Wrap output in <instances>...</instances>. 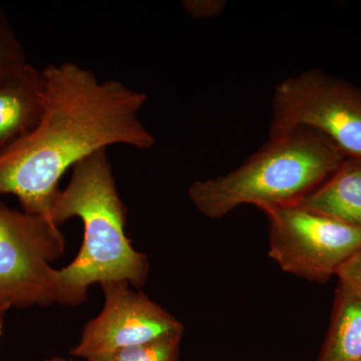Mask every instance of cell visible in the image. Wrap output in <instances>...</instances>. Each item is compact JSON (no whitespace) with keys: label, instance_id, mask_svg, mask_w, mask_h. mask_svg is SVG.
Returning a JSON list of instances; mask_svg holds the SVG:
<instances>
[{"label":"cell","instance_id":"obj_1","mask_svg":"<svg viewBox=\"0 0 361 361\" xmlns=\"http://www.w3.org/2000/svg\"><path fill=\"white\" fill-rule=\"evenodd\" d=\"M42 71V118L0 152V194L14 195L23 212L51 222L59 182L68 169L109 146L149 149L156 139L139 118L148 101L145 92L118 80L99 82L71 61Z\"/></svg>","mask_w":361,"mask_h":361},{"label":"cell","instance_id":"obj_2","mask_svg":"<svg viewBox=\"0 0 361 361\" xmlns=\"http://www.w3.org/2000/svg\"><path fill=\"white\" fill-rule=\"evenodd\" d=\"M73 217L84 223V241L75 260L59 270L68 305L87 298L94 283L129 282L141 288L149 275L146 254L135 250L125 234L127 209L113 174L106 149H99L73 168L70 183L51 204V224Z\"/></svg>","mask_w":361,"mask_h":361},{"label":"cell","instance_id":"obj_3","mask_svg":"<svg viewBox=\"0 0 361 361\" xmlns=\"http://www.w3.org/2000/svg\"><path fill=\"white\" fill-rule=\"evenodd\" d=\"M344 158L324 135L296 128L270 137L232 172L194 182L189 198L210 219H221L242 205L264 211L298 204L334 174Z\"/></svg>","mask_w":361,"mask_h":361},{"label":"cell","instance_id":"obj_4","mask_svg":"<svg viewBox=\"0 0 361 361\" xmlns=\"http://www.w3.org/2000/svg\"><path fill=\"white\" fill-rule=\"evenodd\" d=\"M65 248L59 227L0 204V295L20 308L68 305L59 270L51 266Z\"/></svg>","mask_w":361,"mask_h":361},{"label":"cell","instance_id":"obj_5","mask_svg":"<svg viewBox=\"0 0 361 361\" xmlns=\"http://www.w3.org/2000/svg\"><path fill=\"white\" fill-rule=\"evenodd\" d=\"M306 128L345 157L361 158V89L319 70L285 78L274 90L270 137Z\"/></svg>","mask_w":361,"mask_h":361},{"label":"cell","instance_id":"obj_6","mask_svg":"<svg viewBox=\"0 0 361 361\" xmlns=\"http://www.w3.org/2000/svg\"><path fill=\"white\" fill-rule=\"evenodd\" d=\"M269 220L268 256L284 272L326 283L361 246V231L290 204L263 211Z\"/></svg>","mask_w":361,"mask_h":361},{"label":"cell","instance_id":"obj_7","mask_svg":"<svg viewBox=\"0 0 361 361\" xmlns=\"http://www.w3.org/2000/svg\"><path fill=\"white\" fill-rule=\"evenodd\" d=\"M130 285L126 281L101 284L103 310L85 325L71 355L90 360L137 344L183 336V323Z\"/></svg>","mask_w":361,"mask_h":361},{"label":"cell","instance_id":"obj_8","mask_svg":"<svg viewBox=\"0 0 361 361\" xmlns=\"http://www.w3.org/2000/svg\"><path fill=\"white\" fill-rule=\"evenodd\" d=\"M44 87L42 71L30 63L0 80V152L37 127Z\"/></svg>","mask_w":361,"mask_h":361},{"label":"cell","instance_id":"obj_9","mask_svg":"<svg viewBox=\"0 0 361 361\" xmlns=\"http://www.w3.org/2000/svg\"><path fill=\"white\" fill-rule=\"evenodd\" d=\"M299 204L361 231V158L345 157Z\"/></svg>","mask_w":361,"mask_h":361},{"label":"cell","instance_id":"obj_10","mask_svg":"<svg viewBox=\"0 0 361 361\" xmlns=\"http://www.w3.org/2000/svg\"><path fill=\"white\" fill-rule=\"evenodd\" d=\"M317 361H361V293L341 282Z\"/></svg>","mask_w":361,"mask_h":361},{"label":"cell","instance_id":"obj_11","mask_svg":"<svg viewBox=\"0 0 361 361\" xmlns=\"http://www.w3.org/2000/svg\"><path fill=\"white\" fill-rule=\"evenodd\" d=\"M182 336L168 337L118 349L87 361H180Z\"/></svg>","mask_w":361,"mask_h":361},{"label":"cell","instance_id":"obj_12","mask_svg":"<svg viewBox=\"0 0 361 361\" xmlns=\"http://www.w3.org/2000/svg\"><path fill=\"white\" fill-rule=\"evenodd\" d=\"M25 65V49L14 32L6 11L0 6V80Z\"/></svg>","mask_w":361,"mask_h":361},{"label":"cell","instance_id":"obj_13","mask_svg":"<svg viewBox=\"0 0 361 361\" xmlns=\"http://www.w3.org/2000/svg\"><path fill=\"white\" fill-rule=\"evenodd\" d=\"M226 6L223 0H185L182 7L195 20H207L220 16Z\"/></svg>","mask_w":361,"mask_h":361},{"label":"cell","instance_id":"obj_14","mask_svg":"<svg viewBox=\"0 0 361 361\" xmlns=\"http://www.w3.org/2000/svg\"><path fill=\"white\" fill-rule=\"evenodd\" d=\"M336 276L341 283L348 285L361 293V246L344 263Z\"/></svg>","mask_w":361,"mask_h":361},{"label":"cell","instance_id":"obj_15","mask_svg":"<svg viewBox=\"0 0 361 361\" xmlns=\"http://www.w3.org/2000/svg\"><path fill=\"white\" fill-rule=\"evenodd\" d=\"M11 303L2 295H0V336L2 334V325H4V316L9 308L11 307Z\"/></svg>","mask_w":361,"mask_h":361},{"label":"cell","instance_id":"obj_16","mask_svg":"<svg viewBox=\"0 0 361 361\" xmlns=\"http://www.w3.org/2000/svg\"><path fill=\"white\" fill-rule=\"evenodd\" d=\"M44 361H75L71 360H68V358L63 357H52L49 358V360H44Z\"/></svg>","mask_w":361,"mask_h":361}]
</instances>
